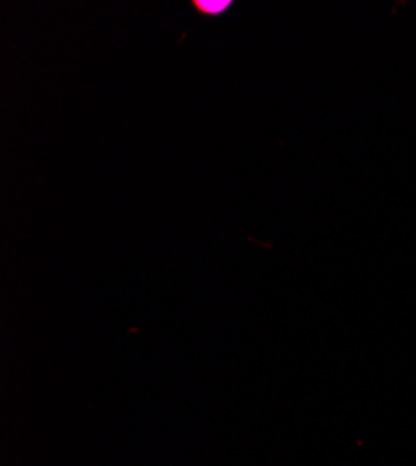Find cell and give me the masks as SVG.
I'll return each instance as SVG.
<instances>
[{
	"instance_id": "1",
	"label": "cell",
	"mask_w": 416,
	"mask_h": 466,
	"mask_svg": "<svg viewBox=\"0 0 416 466\" xmlns=\"http://www.w3.org/2000/svg\"><path fill=\"white\" fill-rule=\"evenodd\" d=\"M197 6H198L204 14H213V15H217V14H220V12H224L226 8H228L230 3H209V0H206V3H197Z\"/></svg>"
}]
</instances>
